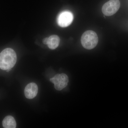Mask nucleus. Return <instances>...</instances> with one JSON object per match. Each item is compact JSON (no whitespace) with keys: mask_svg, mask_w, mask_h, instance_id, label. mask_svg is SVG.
<instances>
[{"mask_svg":"<svg viewBox=\"0 0 128 128\" xmlns=\"http://www.w3.org/2000/svg\"><path fill=\"white\" fill-rule=\"evenodd\" d=\"M50 81L54 84L55 89L58 91L61 90L66 87L69 82L68 76L64 73L57 74L50 79Z\"/></svg>","mask_w":128,"mask_h":128,"instance_id":"obj_4","label":"nucleus"},{"mask_svg":"<svg viewBox=\"0 0 128 128\" xmlns=\"http://www.w3.org/2000/svg\"><path fill=\"white\" fill-rule=\"evenodd\" d=\"M73 19V16L71 12L64 11L61 12L58 16L57 23L61 27H66L71 24Z\"/></svg>","mask_w":128,"mask_h":128,"instance_id":"obj_5","label":"nucleus"},{"mask_svg":"<svg viewBox=\"0 0 128 128\" xmlns=\"http://www.w3.org/2000/svg\"><path fill=\"white\" fill-rule=\"evenodd\" d=\"M81 42L82 46L88 50L94 48L98 42V38L96 32L92 30L86 31L82 34Z\"/></svg>","mask_w":128,"mask_h":128,"instance_id":"obj_2","label":"nucleus"},{"mask_svg":"<svg viewBox=\"0 0 128 128\" xmlns=\"http://www.w3.org/2000/svg\"><path fill=\"white\" fill-rule=\"evenodd\" d=\"M2 124L5 128H15L16 126V120L11 116L5 117L2 121Z\"/></svg>","mask_w":128,"mask_h":128,"instance_id":"obj_8","label":"nucleus"},{"mask_svg":"<svg viewBox=\"0 0 128 128\" xmlns=\"http://www.w3.org/2000/svg\"><path fill=\"white\" fill-rule=\"evenodd\" d=\"M120 6L119 0H110L103 5L102 11L105 16H111L118 11Z\"/></svg>","mask_w":128,"mask_h":128,"instance_id":"obj_3","label":"nucleus"},{"mask_svg":"<svg viewBox=\"0 0 128 128\" xmlns=\"http://www.w3.org/2000/svg\"><path fill=\"white\" fill-rule=\"evenodd\" d=\"M60 42L59 37L57 35H53L48 38L47 45L50 49L54 50L58 46Z\"/></svg>","mask_w":128,"mask_h":128,"instance_id":"obj_7","label":"nucleus"},{"mask_svg":"<svg viewBox=\"0 0 128 128\" xmlns=\"http://www.w3.org/2000/svg\"><path fill=\"white\" fill-rule=\"evenodd\" d=\"M17 60L16 54L12 49L7 48L0 54V69L3 70L11 69Z\"/></svg>","mask_w":128,"mask_h":128,"instance_id":"obj_1","label":"nucleus"},{"mask_svg":"<svg viewBox=\"0 0 128 128\" xmlns=\"http://www.w3.org/2000/svg\"><path fill=\"white\" fill-rule=\"evenodd\" d=\"M48 38H44L43 40V42L44 44H48Z\"/></svg>","mask_w":128,"mask_h":128,"instance_id":"obj_9","label":"nucleus"},{"mask_svg":"<svg viewBox=\"0 0 128 128\" xmlns=\"http://www.w3.org/2000/svg\"><path fill=\"white\" fill-rule=\"evenodd\" d=\"M38 86L36 83L31 82L27 85L24 90L25 97L28 99L34 98L38 94Z\"/></svg>","mask_w":128,"mask_h":128,"instance_id":"obj_6","label":"nucleus"}]
</instances>
